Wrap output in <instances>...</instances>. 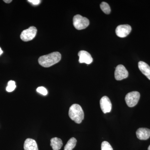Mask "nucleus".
I'll return each mask as SVG.
<instances>
[{
    "instance_id": "obj_9",
    "label": "nucleus",
    "mask_w": 150,
    "mask_h": 150,
    "mask_svg": "<svg viewBox=\"0 0 150 150\" xmlns=\"http://www.w3.org/2000/svg\"><path fill=\"white\" fill-rule=\"evenodd\" d=\"M78 56L79 57V63H86L87 64H90L93 61V59L91 54L86 51H80L78 53Z\"/></svg>"
},
{
    "instance_id": "obj_2",
    "label": "nucleus",
    "mask_w": 150,
    "mask_h": 150,
    "mask_svg": "<svg viewBox=\"0 0 150 150\" xmlns=\"http://www.w3.org/2000/svg\"><path fill=\"white\" fill-rule=\"evenodd\" d=\"M69 116L75 123L79 124L84 119V112L81 105L74 104L70 107L69 112Z\"/></svg>"
},
{
    "instance_id": "obj_10",
    "label": "nucleus",
    "mask_w": 150,
    "mask_h": 150,
    "mask_svg": "<svg viewBox=\"0 0 150 150\" xmlns=\"http://www.w3.org/2000/svg\"><path fill=\"white\" fill-rule=\"evenodd\" d=\"M136 134L139 139L147 140L150 137V129L147 128H139L137 130Z\"/></svg>"
},
{
    "instance_id": "obj_6",
    "label": "nucleus",
    "mask_w": 150,
    "mask_h": 150,
    "mask_svg": "<svg viewBox=\"0 0 150 150\" xmlns=\"http://www.w3.org/2000/svg\"><path fill=\"white\" fill-rule=\"evenodd\" d=\"M114 75L116 80L121 81L128 77L129 73L124 66L118 65L115 68Z\"/></svg>"
},
{
    "instance_id": "obj_3",
    "label": "nucleus",
    "mask_w": 150,
    "mask_h": 150,
    "mask_svg": "<svg viewBox=\"0 0 150 150\" xmlns=\"http://www.w3.org/2000/svg\"><path fill=\"white\" fill-rule=\"evenodd\" d=\"M89 21L80 15H76L73 18V24L76 29L80 30L86 28L89 25Z\"/></svg>"
},
{
    "instance_id": "obj_8",
    "label": "nucleus",
    "mask_w": 150,
    "mask_h": 150,
    "mask_svg": "<svg viewBox=\"0 0 150 150\" xmlns=\"http://www.w3.org/2000/svg\"><path fill=\"white\" fill-rule=\"evenodd\" d=\"M100 108L104 113L109 112L112 109V104L109 98L107 96L103 97L100 101Z\"/></svg>"
},
{
    "instance_id": "obj_21",
    "label": "nucleus",
    "mask_w": 150,
    "mask_h": 150,
    "mask_svg": "<svg viewBox=\"0 0 150 150\" xmlns=\"http://www.w3.org/2000/svg\"><path fill=\"white\" fill-rule=\"evenodd\" d=\"M3 51L2 50H1V48H0V56H1V55L2 54H3Z\"/></svg>"
},
{
    "instance_id": "obj_15",
    "label": "nucleus",
    "mask_w": 150,
    "mask_h": 150,
    "mask_svg": "<svg viewBox=\"0 0 150 150\" xmlns=\"http://www.w3.org/2000/svg\"><path fill=\"white\" fill-rule=\"evenodd\" d=\"M100 7L103 11L106 14H109L110 13V7L107 3L103 2L100 5Z\"/></svg>"
},
{
    "instance_id": "obj_1",
    "label": "nucleus",
    "mask_w": 150,
    "mask_h": 150,
    "mask_svg": "<svg viewBox=\"0 0 150 150\" xmlns=\"http://www.w3.org/2000/svg\"><path fill=\"white\" fill-rule=\"evenodd\" d=\"M62 56L60 53L54 52L48 55L40 56L38 59V63L42 67L48 68L60 62Z\"/></svg>"
},
{
    "instance_id": "obj_16",
    "label": "nucleus",
    "mask_w": 150,
    "mask_h": 150,
    "mask_svg": "<svg viewBox=\"0 0 150 150\" xmlns=\"http://www.w3.org/2000/svg\"><path fill=\"white\" fill-rule=\"evenodd\" d=\"M16 88V85L15 82L13 81H10L8 83V86L6 88V90L8 92H11L13 91Z\"/></svg>"
},
{
    "instance_id": "obj_7",
    "label": "nucleus",
    "mask_w": 150,
    "mask_h": 150,
    "mask_svg": "<svg viewBox=\"0 0 150 150\" xmlns=\"http://www.w3.org/2000/svg\"><path fill=\"white\" fill-rule=\"evenodd\" d=\"M131 31V27L128 24L121 25L117 26L115 30L116 35L120 38L126 37Z\"/></svg>"
},
{
    "instance_id": "obj_14",
    "label": "nucleus",
    "mask_w": 150,
    "mask_h": 150,
    "mask_svg": "<svg viewBox=\"0 0 150 150\" xmlns=\"http://www.w3.org/2000/svg\"><path fill=\"white\" fill-rule=\"evenodd\" d=\"M77 140L75 138H71L65 146L64 149V150H72L76 146Z\"/></svg>"
},
{
    "instance_id": "obj_20",
    "label": "nucleus",
    "mask_w": 150,
    "mask_h": 150,
    "mask_svg": "<svg viewBox=\"0 0 150 150\" xmlns=\"http://www.w3.org/2000/svg\"><path fill=\"white\" fill-rule=\"evenodd\" d=\"M4 1L5 3H7V4H9V3L11 2L12 1V0H4Z\"/></svg>"
},
{
    "instance_id": "obj_18",
    "label": "nucleus",
    "mask_w": 150,
    "mask_h": 150,
    "mask_svg": "<svg viewBox=\"0 0 150 150\" xmlns=\"http://www.w3.org/2000/svg\"><path fill=\"white\" fill-rule=\"evenodd\" d=\"M36 91L38 92L39 93L43 96H46L48 93V91L47 89L44 87L40 86L38 88Z\"/></svg>"
},
{
    "instance_id": "obj_12",
    "label": "nucleus",
    "mask_w": 150,
    "mask_h": 150,
    "mask_svg": "<svg viewBox=\"0 0 150 150\" xmlns=\"http://www.w3.org/2000/svg\"><path fill=\"white\" fill-rule=\"evenodd\" d=\"M24 150H38L37 144L35 140L27 139L25 141Z\"/></svg>"
},
{
    "instance_id": "obj_4",
    "label": "nucleus",
    "mask_w": 150,
    "mask_h": 150,
    "mask_svg": "<svg viewBox=\"0 0 150 150\" xmlns=\"http://www.w3.org/2000/svg\"><path fill=\"white\" fill-rule=\"evenodd\" d=\"M140 94L138 91H132L126 95L125 100L126 104L130 107L135 106L139 100Z\"/></svg>"
},
{
    "instance_id": "obj_22",
    "label": "nucleus",
    "mask_w": 150,
    "mask_h": 150,
    "mask_svg": "<svg viewBox=\"0 0 150 150\" xmlns=\"http://www.w3.org/2000/svg\"><path fill=\"white\" fill-rule=\"evenodd\" d=\"M148 150H150V145L149 146V147H148Z\"/></svg>"
},
{
    "instance_id": "obj_11",
    "label": "nucleus",
    "mask_w": 150,
    "mask_h": 150,
    "mask_svg": "<svg viewBox=\"0 0 150 150\" xmlns=\"http://www.w3.org/2000/svg\"><path fill=\"white\" fill-rule=\"evenodd\" d=\"M138 67L141 71L150 80V67L144 62H139Z\"/></svg>"
},
{
    "instance_id": "obj_17",
    "label": "nucleus",
    "mask_w": 150,
    "mask_h": 150,
    "mask_svg": "<svg viewBox=\"0 0 150 150\" xmlns=\"http://www.w3.org/2000/svg\"><path fill=\"white\" fill-rule=\"evenodd\" d=\"M101 150H113L112 146L108 142L104 141L102 142L101 146Z\"/></svg>"
},
{
    "instance_id": "obj_19",
    "label": "nucleus",
    "mask_w": 150,
    "mask_h": 150,
    "mask_svg": "<svg viewBox=\"0 0 150 150\" xmlns=\"http://www.w3.org/2000/svg\"><path fill=\"white\" fill-rule=\"evenodd\" d=\"M28 1L32 3L33 4L35 5L39 4L40 2V1L39 0H28Z\"/></svg>"
},
{
    "instance_id": "obj_13",
    "label": "nucleus",
    "mask_w": 150,
    "mask_h": 150,
    "mask_svg": "<svg viewBox=\"0 0 150 150\" xmlns=\"http://www.w3.org/2000/svg\"><path fill=\"white\" fill-rule=\"evenodd\" d=\"M63 146L62 140L57 137L52 138L51 140V146L53 150L61 149Z\"/></svg>"
},
{
    "instance_id": "obj_5",
    "label": "nucleus",
    "mask_w": 150,
    "mask_h": 150,
    "mask_svg": "<svg viewBox=\"0 0 150 150\" xmlns=\"http://www.w3.org/2000/svg\"><path fill=\"white\" fill-rule=\"evenodd\" d=\"M37 31L36 28L34 26H30L22 32L20 35L21 38L25 42L32 40L35 37Z\"/></svg>"
}]
</instances>
